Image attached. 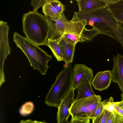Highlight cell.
Wrapping results in <instances>:
<instances>
[{"label": "cell", "instance_id": "obj_8", "mask_svg": "<svg viewBox=\"0 0 123 123\" xmlns=\"http://www.w3.org/2000/svg\"><path fill=\"white\" fill-rule=\"evenodd\" d=\"M45 16L49 25L48 37L53 40H59L64 34L65 23L67 19L64 12L62 13L61 18Z\"/></svg>", "mask_w": 123, "mask_h": 123}, {"label": "cell", "instance_id": "obj_15", "mask_svg": "<svg viewBox=\"0 0 123 123\" xmlns=\"http://www.w3.org/2000/svg\"><path fill=\"white\" fill-rule=\"evenodd\" d=\"M91 84V82H88L77 88V94L74 100L95 95L92 90Z\"/></svg>", "mask_w": 123, "mask_h": 123}, {"label": "cell", "instance_id": "obj_2", "mask_svg": "<svg viewBox=\"0 0 123 123\" xmlns=\"http://www.w3.org/2000/svg\"><path fill=\"white\" fill-rule=\"evenodd\" d=\"M13 40L17 47L26 55L33 69L38 71L42 75H45L49 67L48 63L52 58V55L17 32H14Z\"/></svg>", "mask_w": 123, "mask_h": 123}, {"label": "cell", "instance_id": "obj_21", "mask_svg": "<svg viewBox=\"0 0 123 123\" xmlns=\"http://www.w3.org/2000/svg\"><path fill=\"white\" fill-rule=\"evenodd\" d=\"M123 117L115 111L111 113L107 123H121Z\"/></svg>", "mask_w": 123, "mask_h": 123}, {"label": "cell", "instance_id": "obj_14", "mask_svg": "<svg viewBox=\"0 0 123 123\" xmlns=\"http://www.w3.org/2000/svg\"><path fill=\"white\" fill-rule=\"evenodd\" d=\"M116 20L123 25V0H117L106 7Z\"/></svg>", "mask_w": 123, "mask_h": 123}, {"label": "cell", "instance_id": "obj_4", "mask_svg": "<svg viewBox=\"0 0 123 123\" xmlns=\"http://www.w3.org/2000/svg\"><path fill=\"white\" fill-rule=\"evenodd\" d=\"M73 75L72 65H64L45 96L44 102L47 105L58 108L72 89Z\"/></svg>", "mask_w": 123, "mask_h": 123}, {"label": "cell", "instance_id": "obj_25", "mask_svg": "<svg viewBox=\"0 0 123 123\" xmlns=\"http://www.w3.org/2000/svg\"><path fill=\"white\" fill-rule=\"evenodd\" d=\"M115 111L123 117V100L119 102H114Z\"/></svg>", "mask_w": 123, "mask_h": 123}, {"label": "cell", "instance_id": "obj_18", "mask_svg": "<svg viewBox=\"0 0 123 123\" xmlns=\"http://www.w3.org/2000/svg\"><path fill=\"white\" fill-rule=\"evenodd\" d=\"M34 109L33 103L31 101L26 102L23 104L19 110V113L23 116H26L31 114Z\"/></svg>", "mask_w": 123, "mask_h": 123}, {"label": "cell", "instance_id": "obj_26", "mask_svg": "<svg viewBox=\"0 0 123 123\" xmlns=\"http://www.w3.org/2000/svg\"><path fill=\"white\" fill-rule=\"evenodd\" d=\"M104 101H100L98 103L94 114L92 119L99 116L101 113L104 109Z\"/></svg>", "mask_w": 123, "mask_h": 123}, {"label": "cell", "instance_id": "obj_20", "mask_svg": "<svg viewBox=\"0 0 123 123\" xmlns=\"http://www.w3.org/2000/svg\"><path fill=\"white\" fill-rule=\"evenodd\" d=\"M111 113L104 109L101 113L99 116L92 119V123H107Z\"/></svg>", "mask_w": 123, "mask_h": 123}, {"label": "cell", "instance_id": "obj_29", "mask_svg": "<svg viewBox=\"0 0 123 123\" xmlns=\"http://www.w3.org/2000/svg\"><path fill=\"white\" fill-rule=\"evenodd\" d=\"M70 121H69L68 120H66L63 122H62V123H70Z\"/></svg>", "mask_w": 123, "mask_h": 123}, {"label": "cell", "instance_id": "obj_31", "mask_svg": "<svg viewBox=\"0 0 123 123\" xmlns=\"http://www.w3.org/2000/svg\"><path fill=\"white\" fill-rule=\"evenodd\" d=\"M121 123H123V119Z\"/></svg>", "mask_w": 123, "mask_h": 123}, {"label": "cell", "instance_id": "obj_1", "mask_svg": "<svg viewBox=\"0 0 123 123\" xmlns=\"http://www.w3.org/2000/svg\"><path fill=\"white\" fill-rule=\"evenodd\" d=\"M77 20L83 22L86 26L89 25L97 31L118 42L123 48V25L118 22L107 7L88 12L78 11Z\"/></svg>", "mask_w": 123, "mask_h": 123}, {"label": "cell", "instance_id": "obj_22", "mask_svg": "<svg viewBox=\"0 0 123 123\" xmlns=\"http://www.w3.org/2000/svg\"><path fill=\"white\" fill-rule=\"evenodd\" d=\"M104 109L109 112L112 113L115 111L113 104L114 99L112 97L104 100Z\"/></svg>", "mask_w": 123, "mask_h": 123}, {"label": "cell", "instance_id": "obj_6", "mask_svg": "<svg viewBox=\"0 0 123 123\" xmlns=\"http://www.w3.org/2000/svg\"><path fill=\"white\" fill-rule=\"evenodd\" d=\"M9 26L7 22L0 21V85L5 82L4 65L5 60L10 54L11 49L10 46L8 35Z\"/></svg>", "mask_w": 123, "mask_h": 123}, {"label": "cell", "instance_id": "obj_11", "mask_svg": "<svg viewBox=\"0 0 123 123\" xmlns=\"http://www.w3.org/2000/svg\"><path fill=\"white\" fill-rule=\"evenodd\" d=\"M111 78L110 70L98 72L91 82V84L95 89L101 91L110 86Z\"/></svg>", "mask_w": 123, "mask_h": 123}, {"label": "cell", "instance_id": "obj_28", "mask_svg": "<svg viewBox=\"0 0 123 123\" xmlns=\"http://www.w3.org/2000/svg\"><path fill=\"white\" fill-rule=\"evenodd\" d=\"M19 123H47L45 121H41L37 120H32L31 119L22 120Z\"/></svg>", "mask_w": 123, "mask_h": 123}, {"label": "cell", "instance_id": "obj_23", "mask_svg": "<svg viewBox=\"0 0 123 123\" xmlns=\"http://www.w3.org/2000/svg\"><path fill=\"white\" fill-rule=\"evenodd\" d=\"M51 4L61 14L63 12L65 8V6L60 1L58 0H52Z\"/></svg>", "mask_w": 123, "mask_h": 123}, {"label": "cell", "instance_id": "obj_9", "mask_svg": "<svg viewBox=\"0 0 123 123\" xmlns=\"http://www.w3.org/2000/svg\"><path fill=\"white\" fill-rule=\"evenodd\" d=\"M74 90L72 88L70 90L58 107L57 113V123H62L68 120L71 115L69 110L74 100Z\"/></svg>", "mask_w": 123, "mask_h": 123}, {"label": "cell", "instance_id": "obj_12", "mask_svg": "<svg viewBox=\"0 0 123 123\" xmlns=\"http://www.w3.org/2000/svg\"><path fill=\"white\" fill-rule=\"evenodd\" d=\"M79 10L88 12L106 7L108 4L105 0H77Z\"/></svg>", "mask_w": 123, "mask_h": 123}, {"label": "cell", "instance_id": "obj_7", "mask_svg": "<svg viewBox=\"0 0 123 123\" xmlns=\"http://www.w3.org/2000/svg\"><path fill=\"white\" fill-rule=\"evenodd\" d=\"M73 71L72 88L74 90L86 83L91 82L93 79L92 70L85 65L76 64Z\"/></svg>", "mask_w": 123, "mask_h": 123}, {"label": "cell", "instance_id": "obj_10", "mask_svg": "<svg viewBox=\"0 0 123 123\" xmlns=\"http://www.w3.org/2000/svg\"><path fill=\"white\" fill-rule=\"evenodd\" d=\"M113 61L111 82L117 83L123 93V55L118 54L116 56H113Z\"/></svg>", "mask_w": 123, "mask_h": 123}, {"label": "cell", "instance_id": "obj_24", "mask_svg": "<svg viewBox=\"0 0 123 123\" xmlns=\"http://www.w3.org/2000/svg\"><path fill=\"white\" fill-rule=\"evenodd\" d=\"M52 0H32L31 5L33 7V11H37L38 9L45 4L50 2Z\"/></svg>", "mask_w": 123, "mask_h": 123}, {"label": "cell", "instance_id": "obj_3", "mask_svg": "<svg viewBox=\"0 0 123 123\" xmlns=\"http://www.w3.org/2000/svg\"><path fill=\"white\" fill-rule=\"evenodd\" d=\"M22 20L26 37L39 46L46 45L49 28L45 15L37 11H30L23 14Z\"/></svg>", "mask_w": 123, "mask_h": 123}, {"label": "cell", "instance_id": "obj_16", "mask_svg": "<svg viewBox=\"0 0 123 123\" xmlns=\"http://www.w3.org/2000/svg\"><path fill=\"white\" fill-rule=\"evenodd\" d=\"M46 45L50 49L57 61H63L62 51L57 41L48 38Z\"/></svg>", "mask_w": 123, "mask_h": 123}, {"label": "cell", "instance_id": "obj_30", "mask_svg": "<svg viewBox=\"0 0 123 123\" xmlns=\"http://www.w3.org/2000/svg\"><path fill=\"white\" fill-rule=\"evenodd\" d=\"M121 96L122 97V100H123V93H122L121 94Z\"/></svg>", "mask_w": 123, "mask_h": 123}, {"label": "cell", "instance_id": "obj_17", "mask_svg": "<svg viewBox=\"0 0 123 123\" xmlns=\"http://www.w3.org/2000/svg\"><path fill=\"white\" fill-rule=\"evenodd\" d=\"M43 12L44 15L61 18L62 14L59 13L50 2L45 4L42 7Z\"/></svg>", "mask_w": 123, "mask_h": 123}, {"label": "cell", "instance_id": "obj_13", "mask_svg": "<svg viewBox=\"0 0 123 123\" xmlns=\"http://www.w3.org/2000/svg\"><path fill=\"white\" fill-rule=\"evenodd\" d=\"M57 41L62 49L65 65L70 64L73 61L75 46L69 43L63 37Z\"/></svg>", "mask_w": 123, "mask_h": 123}, {"label": "cell", "instance_id": "obj_27", "mask_svg": "<svg viewBox=\"0 0 123 123\" xmlns=\"http://www.w3.org/2000/svg\"><path fill=\"white\" fill-rule=\"evenodd\" d=\"M90 119H81L72 118L70 123H90Z\"/></svg>", "mask_w": 123, "mask_h": 123}, {"label": "cell", "instance_id": "obj_19", "mask_svg": "<svg viewBox=\"0 0 123 123\" xmlns=\"http://www.w3.org/2000/svg\"><path fill=\"white\" fill-rule=\"evenodd\" d=\"M70 43L75 45L79 42L83 43L86 40L75 35L70 34H65L62 37Z\"/></svg>", "mask_w": 123, "mask_h": 123}, {"label": "cell", "instance_id": "obj_5", "mask_svg": "<svg viewBox=\"0 0 123 123\" xmlns=\"http://www.w3.org/2000/svg\"><path fill=\"white\" fill-rule=\"evenodd\" d=\"M102 98L99 95L74 100L69 111L72 118H93L98 103Z\"/></svg>", "mask_w": 123, "mask_h": 123}]
</instances>
